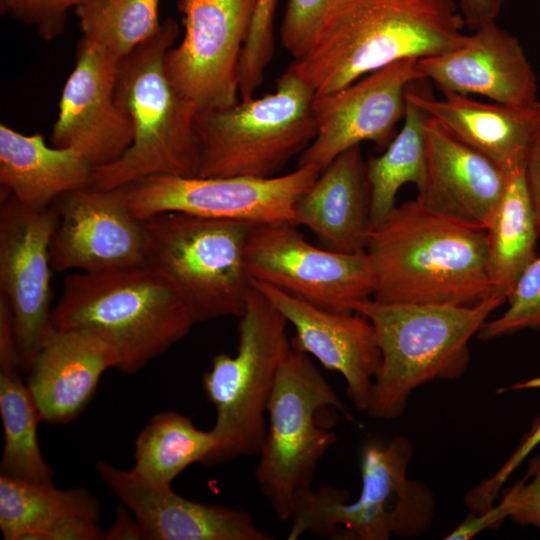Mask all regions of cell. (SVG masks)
Returning <instances> with one entry per match:
<instances>
[{"label":"cell","mask_w":540,"mask_h":540,"mask_svg":"<svg viewBox=\"0 0 540 540\" xmlns=\"http://www.w3.org/2000/svg\"><path fill=\"white\" fill-rule=\"evenodd\" d=\"M19 369L12 314L6 300L0 296V370Z\"/></svg>","instance_id":"ab89813d"},{"label":"cell","mask_w":540,"mask_h":540,"mask_svg":"<svg viewBox=\"0 0 540 540\" xmlns=\"http://www.w3.org/2000/svg\"><path fill=\"white\" fill-rule=\"evenodd\" d=\"M278 0H257L252 26L239 64V95L250 99L262 85L274 54V14Z\"/></svg>","instance_id":"d6a6232c"},{"label":"cell","mask_w":540,"mask_h":540,"mask_svg":"<svg viewBox=\"0 0 540 540\" xmlns=\"http://www.w3.org/2000/svg\"><path fill=\"white\" fill-rule=\"evenodd\" d=\"M118 63L103 47L81 37L52 127L53 146L75 150L94 169L119 159L133 140L128 115L116 100Z\"/></svg>","instance_id":"2e32d148"},{"label":"cell","mask_w":540,"mask_h":540,"mask_svg":"<svg viewBox=\"0 0 540 540\" xmlns=\"http://www.w3.org/2000/svg\"><path fill=\"white\" fill-rule=\"evenodd\" d=\"M539 445L540 414L532 419L530 428L521 436L516 448L498 471L466 492L463 503L469 511L479 513L492 507L507 479Z\"/></svg>","instance_id":"d590c367"},{"label":"cell","mask_w":540,"mask_h":540,"mask_svg":"<svg viewBox=\"0 0 540 540\" xmlns=\"http://www.w3.org/2000/svg\"><path fill=\"white\" fill-rule=\"evenodd\" d=\"M505 519H507L505 508L499 502L483 512H469L468 516L445 539L468 540L486 529L499 527Z\"/></svg>","instance_id":"74e56055"},{"label":"cell","mask_w":540,"mask_h":540,"mask_svg":"<svg viewBox=\"0 0 540 540\" xmlns=\"http://www.w3.org/2000/svg\"><path fill=\"white\" fill-rule=\"evenodd\" d=\"M524 174L540 237V115L529 142Z\"/></svg>","instance_id":"f35d334b"},{"label":"cell","mask_w":540,"mask_h":540,"mask_svg":"<svg viewBox=\"0 0 540 540\" xmlns=\"http://www.w3.org/2000/svg\"><path fill=\"white\" fill-rule=\"evenodd\" d=\"M425 134L428 180L417 199L434 211L487 228L503 197L508 174L430 117Z\"/></svg>","instance_id":"7402d4cb"},{"label":"cell","mask_w":540,"mask_h":540,"mask_svg":"<svg viewBox=\"0 0 540 540\" xmlns=\"http://www.w3.org/2000/svg\"><path fill=\"white\" fill-rule=\"evenodd\" d=\"M345 412L329 382L308 355L291 346L277 375L267 411V430L255 471L275 516L291 519L299 496L311 488L320 460L337 441L317 426L323 408Z\"/></svg>","instance_id":"30bf717a"},{"label":"cell","mask_w":540,"mask_h":540,"mask_svg":"<svg viewBox=\"0 0 540 540\" xmlns=\"http://www.w3.org/2000/svg\"><path fill=\"white\" fill-rule=\"evenodd\" d=\"M410 440L394 436L368 440L360 454L362 487L348 503L344 489L323 486L303 492L291 517L287 539L306 532L339 540H388L424 534L436 516V499L423 482L408 477Z\"/></svg>","instance_id":"8992f818"},{"label":"cell","mask_w":540,"mask_h":540,"mask_svg":"<svg viewBox=\"0 0 540 540\" xmlns=\"http://www.w3.org/2000/svg\"><path fill=\"white\" fill-rule=\"evenodd\" d=\"M508 308L496 319L487 320L476 337L490 341L522 330L540 332V254L522 272L507 297Z\"/></svg>","instance_id":"1f68e13d"},{"label":"cell","mask_w":540,"mask_h":540,"mask_svg":"<svg viewBox=\"0 0 540 540\" xmlns=\"http://www.w3.org/2000/svg\"><path fill=\"white\" fill-rule=\"evenodd\" d=\"M101 481L136 518L144 540H271L245 510L187 499L131 469L99 461Z\"/></svg>","instance_id":"ffe728a7"},{"label":"cell","mask_w":540,"mask_h":540,"mask_svg":"<svg viewBox=\"0 0 540 540\" xmlns=\"http://www.w3.org/2000/svg\"><path fill=\"white\" fill-rule=\"evenodd\" d=\"M58 225L50 245L52 270L95 272L145 265L147 233L116 189L89 185L56 199Z\"/></svg>","instance_id":"e0dca14e"},{"label":"cell","mask_w":540,"mask_h":540,"mask_svg":"<svg viewBox=\"0 0 540 540\" xmlns=\"http://www.w3.org/2000/svg\"><path fill=\"white\" fill-rule=\"evenodd\" d=\"M245 255L253 281L326 310L353 312L373 297L375 276L366 251L345 254L314 246L293 223L254 224Z\"/></svg>","instance_id":"7c38bea8"},{"label":"cell","mask_w":540,"mask_h":540,"mask_svg":"<svg viewBox=\"0 0 540 540\" xmlns=\"http://www.w3.org/2000/svg\"><path fill=\"white\" fill-rule=\"evenodd\" d=\"M58 219L55 206L34 209L11 195L0 208V296L12 314L23 372L52 328L50 245Z\"/></svg>","instance_id":"5bb4252c"},{"label":"cell","mask_w":540,"mask_h":540,"mask_svg":"<svg viewBox=\"0 0 540 540\" xmlns=\"http://www.w3.org/2000/svg\"><path fill=\"white\" fill-rule=\"evenodd\" d=\"M94 168L70 148L50 147L41 134L0 125V182L20 203L46 209L61 195L87 186Z\"/></svg>","instance_id":"484cf974"},{"label":"cell","mask_w":540,"mask_h":540,"mask_svg":"<svg viewBox=\"0 0 540 540\" xmlns=\"http://www.w3.org/2000/svg\"><path fill=\"white\" fill-rule=\"evenodd\" d=\"M253 286L294 327L291 346L315 357L324 368L340 373L355 408L366 411L381 364L370 321L355 311L320 308L266 283L253 281Z\"/></svg>","instance_id":"ac0fdd59"},{"label":"cell","mask_w":540,"mask_h":540,"mask_svg":"<svg viewBox=\"0 0 540 540\" xmlns=\"http://www.w3.org/2000/svg\"><path fill=\"white\" fill-rule=\"evenodd\" d=\"M313 89L286 69L273 92L198 112V177H272L314 140Z\"/></svg>","instance_id":"9c48e42d"},{"label":"cell","mask_w":540,"mask_h":540,"mask_svg":"<svg viewBox=\"0 0 540 540\" xmlns=\"http://www.w3.org/2000/svg\"><path fill=\"white\" fill-rule=\"evenodd\" d=\"M294 219L324 248L345 254L366 251L370 190L360 145L338 155L320 172L295 203Z\"/></svg>","instance_id":"603a6c76"},{"label":"cell","mask_w":540,"mask_h":540,"mask_svg":"<svg viewBox=\"0 0 540 540\" xmlns=\"http://www.w3.org/2000/svg\"><path fill=\"white\" fill-rule=\"evenodd\" d=\"M319 174L314 167L297 166L290 173L265 178L152 175L116 190L129 211L141 220L179 212L253 224H295V203Z\"/></svg>","instance_id":"8fae6325"},{"label":"cell","mask_w":540,"mask_h":540,"mask_svg":"<svg viewBox=\"0 0 540 540\" xmlns=\"http://www.w3.org/2000/svg\"><path fill=\"white\" fill-rule=\"evenodd\" d=\"M487 235V271L493 293L507 301L522 272L538 255L540 237L524 168L508 174Z\"/></svg>","instance_id":"4316f807"},{"label":"cell","mask_w":540,"mask_h":540,"mask_svg":"<svg viewBox=\"0 0 540 540\" xmlns=\"http://www.w3.org/2000/svg\"><path fill=\"white\" fill-rule=\"evenodd\" d=\"M106 540H144L141 528L132 512L123 504L118 506Z\"/></svg>","instance_id":"b9f144b4"},{"label":"cell","mask_w":540,"mask_h":540,"mask_svg":"<svg viewBox=\"0 0 540 540\" xmlns=\"http://www.w3.org/2000/svg\"><path fill=\"white\" fill-rule=\"evenodd\" d=\"M287 324L254 287L240 317L236 355L217 354L202 377L205 395L216 409L214 447L205 466L261 452L269 402L291 349Z\"/></svg>","instance_id":"ba28073f"},{"label":"cell","mask_w":540,"mask_h":540,"mask_svg":"<svg viewBox=\"0 0 540 540\" xmlns=\"http://www.w3.org/2000/svg\"><path fill=\"white\" fill-rule=\"evenodd\" d=\"M506 298L493 293L473 306L384 303L370 298L355 312L373 326L381 364L366 412L393 420L410 395L434 380L461 377L470 363L469 342Z\"/></svg>","instance_id":"5b68a950"},{"label":"cell","mask_w":540,"mask_h":540,"mask_svg":"<svg viewBox=\"0 0 540 540\" xmlns=\"http://www.w3.org/2000/svg\"><path fill=\"white\" fill-rule=\"evenodd\" d=\"M116 365L114 352L95 335L52 327L28 371L27 385L41 421L63 425L77 418L102 374Z\"/></svg>","instance_id":"44dd1931"},{"label":"cell","mask_w":540,"mask_h":540,"mask_svg":"<svg viewBox=\"0 0 540 540\" xmlns=\"http://www.w3.org/2000/svg\"><path fill=\"white\" fill-rule=\"evenodd\" d=\"M144 223L145 266L168 282L196 323L243 315L254 288L245 255L253 223L179 212Z\"/></svg>","instance_id":"52a82bcc"},{"label":"cell","mask_w":540,"mask_h":540,"mask_svg":"<svg viewBox=\"0 0 540 540\" xmlns=\"http://www.w3.org/2000/svg\"><path fill=\"white\" fill-rule=\"evenodd\" d=\"M195 324L174 289L145 265L67 276L51 315L53 328L84 330L102 340L126 374L140 371Z\"/></svg>","instance_id":"3957f363"},{"label":"cell","mask_w":540,"mask_h":540,"mask_svg":"<svg viewBox=\"0 0 540 540\" xmlns=\"http://www.w3.org/2000/svg\"><path fill=\"white\" fill-rule=\"evenodd\" d=\"M101 503L86 487L59 489L0 474L5 540H102Z\"/></svg>","instance_id":"d4e9b609"},{"label":"cell","mask_w":540,"mask_h":540,"mask_svg":"<svg viewBox=\"0 0 540 540\" xmlns=\"http://www.w3.org/2000/svg\"><path fill=\"white\" fill-rule=\"evenodd\" d=\"M257 0H178L184 35L170 48L165 69L198 112L235 105L239 64Z\"/></svg>","instance_id":"4fadbf2b"},{"label":"cell","mask_w":540,"mask_h":540,"mask_svg":"<svg viewBox=\"0 0 540 540\" xmlns=\"http://www.w3.org/2000/svg\"><path fill=\"white\" fill-rule=\"evenodd\" d=\"M455 0H334L308 52L287 67L324 95L403 59L463 46Z\"/></svg>","instance_id":"6da1fadb"},{"label":"cell","mask_w":540,"mask_h":540,"mask_svg":"<svg viewBox=\"0 0 540 540\" xmlns=\"http://www.w3.org/2000/svg\"><path fill=\"white\" fill-rule=\"evenodd\" d=\"M487 228L434 211L417 198L396 206L369 234L373 299L473 306L493 294Z\"/></svg>","instance_id":"7a4b0ae2"},{"label":"cell","mask_w":540,"mask_h":540,"mask_svg":"<svg viewBox=\"0 0 540 540\" xmlns=\"http://www.w3.org/2000/svg\"><path fill=\"white\" fill-rule=\"evenodd\" d=\"M178 35V23L167 18L153 37L119 61L116 100L128 115L133 140L119 159L93 170L89 186L113 190L152 175L199 176L198 111L165 69Z\"/></svg>","instance_id":"277c9868"},{"label":"cell","mask_w":540,"mask_h":540,"mask_svg":"<svg viewBox=\"0 0 540 540\" xmlns=\"http://www.w3.org/2000/svg\"><path fill=\"white\" fill-rule=\"evenodd\" d=\"M19 371L0 370V417L3 426L0 474L33 482L54 483L55 472L39 446L37 428L41 418Z\"/></svg>","instance_id":"f546056e"},{"label":"cell","mask_w":540,"mask_h":540,"mask_svg":"<svg viewBox=\"0 0 540 540\" xmlns=\"http://www.w3.org/2000/svg\"><path fill=\"white\" fill-rule=\"evenodd\" d=\"M415 83L408 88L406 99L423 109L450 135L490 159L506 174L524 168L540 115V102L531 107H512L448 92L437 99L415 90Z\"/></svg>","instance_id":"cb8c5ba5"},{"label":"cell","mask_w":540,"mask_h":540,"mask_svg":"<svg viewBox=\"0 0 540 540\" xmlns=\"http://www.w3.org/2000/svg\"><path fill=\"white\" fill-rule=\"evenodd\" d=\"M160 0H88L74 9L82 38L119 61L159 30Z\"/></svg>","instance_id":"4dcf8cb0"},{"label":"cell","mask_w":540,"mask_h":540,"mask_svg":"<svg viewBox=\"0 0 540 540\" xmlns=\"http://www.w3.org/2000/svg\"><path fill=\"white\" fill-rule=\"evenodd\" d=\"M417 60L393 62L342 89L315 95L317 134L299 155L297 166L321 172L338 155L365 141L385 149L404 118L408 88L422 80Z\"/></svg>","instance_id":"9a60e30c"},{"label":"cell","mask_w":540,"mask_h":540,"mask_svg":"<svg viewBox=\"0 0 540 540\" xmlns=\"http://www.w3.org/2000/svg\"><path fill=\"white\" fill-rule=\"evenodd\" d=\"M213 447L211 430L197 428L179 412L162 411L149 420L136 438L131 470L153 484L171 487L188 466L204 465Z\"/></svg>","instance_id":"f1b7e54d"},{"label":"cell","mask_w":540,"mask_h":540,"mask_svg":"<svg viewBox=\"0 0 540 540\" xmlns=\"http://www.w3.org/2000/svg\"><path fill=\"white\" fill-rule=\"evenodd\" d=\"M404 122L385 151L366 162L370 190L371 230L382 223L396 207V195L407 183L421 192L428 180L426 147L427 113L406 99Z\"/></svg>","instance_id":"83f0119b"},{"label":"cell","mask_w":540,"mask_h":540,"mask_svg":"<svg viewBox=\"0 0 540 540\" xmlns=\"http://www.w3.org/2000/svg\"><path fill=\"white\" fill-rule=\"evenodd\" d=\"M465 25L473 31L498 17L503 0H457Z\"/></svg>","instance_id":"60d3db41"},{"label":"cell","mask_w":540,"mask_h":540,"mask_svg":"<svg viewBox=\"0 0 540 540\" xmlns=\"http://www.w3.org/2000/svg\"><path fill=\"white\" fill-rule=\"evenodd\" d=\"M417 69L442 93L481 95L512 107L540 102L537 78L519 39L496 21L474 30L457 49L418 59Z\"/></svg>","instance_id":"d6986e66"},{"label":"cell","mask_w":540,"mask_h":540,"mask_svg":"<svg viewBox=\"0 0 540 540\" xmlns=\"http://www.w3.org/2000/svg\"><path fill=\"white\" fill-rule=\"evenodd\" d=\"M507 518L521 526L540 530V453L528 460L526 474L511 487L501 490Z\"/></svg>","instance_id":"8d00e7d4"},{"label":"cell","mask_w":540,"mask_h":540,"mask_svg":"<svg viewBox=\"0 0 540 540\" xmlns=\"http://www.w3.org/2000/svg\"><path fill=\"white\" fill-rule=\"evenodd\" d=\"M88 0H0V11L18 22L34 26L46 41L64 30L68 11Z\"/></svg>","instance_id":"e575fe53"},{"label":"cell","mask_w":540,"mask_h":540,"mask_svg":"<svg viewBox=\"0 0 540 540\" xmlns=\"http://www.w3.org/2000/svg\"><path fill=\"white\" fill-rule=\"evenodd\" d=\"M334 0H288L281 24V43L294 60L312 46Z\"/></svg>","instance_id":"836d02e7"}]
</instances>
